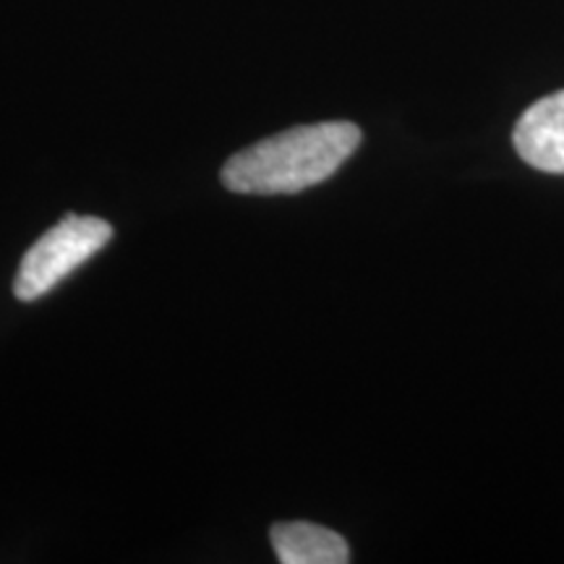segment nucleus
Instances as JSON below:
<instances>
[{"label":"nucleus","instance_id":"20e7f679","mask_svg":"<svg viewBox=\"0 0 564 564\" xmlns=\"http://www.w3.org/2000/svg\"><path fill=\"white\" fill-rule=\"evenodd\" d=\"M272 549L282 564H345L350 562L348 541L316 523H278L270 533Z\"/></svg>","mask_w":564,"mask_h":564},{"label":"nucleus","instance_id":"7ed1b4c3","mask_svg":"<svg viewBox=\"0 0 564 564\" xmlns=\"http://www.w3.org/2000/svg\"><path fill=\"white\" fill-rule=\"evenodd\" d=\"M514 150L544 173H564V89L531 105L514 126Z\"/></svg>","mask_w":564,"mask_h":564},{"label":"nucleus","instance_id":"f257e3e1","mask_svg":"<svg viewBox=\"0 0 564 564\" xmlns=\"http://www.w3.org/2000/svg\"><path fill=\"white\" fill-rule=\"evenodd\" d=\"M358 144L361 129L350 121L295 126L232 154L220 178L232 194H301L333 178Z\"/></svg>","mask_w":564,"mask_h":564},{"label":"nucleus","instance_id":"f03ea898","mask_svg":"<svg viewBox=\"0 0 564 564\" xmlns=\"http://www.w3.org/2000/svg\"><path fill=\"white\" fill-rule=\"evenodd\" d=\"M112 241V228L100 217L68 215L34 241L21 259L13 295L21 303H32L61 285L70 272L87 264L95 253H100Z\"/></svg>","mask_w":564,"mask_h":564}]
</instances>
